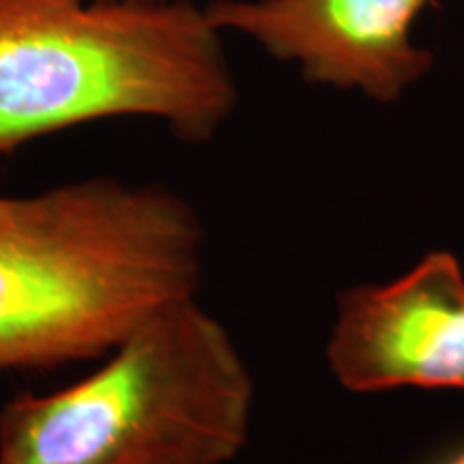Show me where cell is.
Returning <instances> with one entry per match:
<instances>
[{"mask_svg": "<svg viewBox=\"0 0 464 464\" xmlns=\"http://www.w3.org/2000/svg\"><path fill=\"white\" fill-rule=\"evenodd\" d=\"M205 230L161 185L91 177L0 194V374L106 357L155 310L196 297Z\"/></svg>", "mask_w": 464, "mask_h": 464, "instance_id": "1", "label": "cell"}, {"mask_svg": "<svg viewBox=\"0 0 464 464\" xmlns=\"http://www.w3.org/2000/svg\"><path fill=\"white\" fill-rule=\"evenodd\" d=\"M222 34L191 0H0V155L127 116L211 140L239 102Z\"/></svg>", "mask_w": 464, "mask_h": 464, "instance_id": "2", "label": "cell"}, {"mask_svg": "<svg viewBox=\"0 0 464 464\" xmlns=\"http://www.w3.org/2000/svg\"><path fill=\"white\" fill-rule=\"evenodd\" d=\"M254 382L196 297L168 304L84 379L0 409V464H226L241 454Z\"/></svg>", "mask_w": 464, "mask_h": 464, "instance_id": "3", "label": "cell"}, {"mask_svg": "<svg viewBox=\"0 0 464 464\" xmlns=\"http://www.w3.org/2000/svg\"><path fill=\"white\" fill-rule=\"evenodd\" d=\"M437 0H211L219 33H239L305 82L393 103L434 67L415 24Z\"/></svg>", "mask_w": 464, "mask_h": 464, "instance_id": "4", "label": "cell"}, {"mask_svg": "<svg viewBox=\"0 0 464 464\" xmlns=\"http://www.w3.org/2000/svg\"><path fill=\"white\" fill-rule=\"evenodd\" d=\"M327 357L353 392H464L462 266L434 252L398 280L346 293Z\"/></svg>", "mask_w": 464, "mask_h": 464, "instance_id": "5", "label": "cell"}, {"mask_svg": "<svg viewBox=\"0 0 464 464\" xmlns=\"http://www.w3.org/2000/svg\"><path fill=\"white\" fill-rule=\"evenodd\" d=\"M439 464H464V448L451 451L448 458H443Z\"/></svg>", "mask_w": 464, "mask_h": 464, "instance_id": "6", "label": "cell"}, {"mask_svg": "<svg viewBox=\"0 0 464 464\" xmlns=\"http://www.w3.org/2000/svg\"><path fill=\"white\" fill-rule=\"evenodd\" d=\"M127 3H160V0H127Z\"/></svg>", "mask_w": 464, "mask_h": 464, "instance_id": "7", "label": "cell"}]
</instances>
